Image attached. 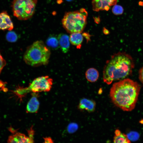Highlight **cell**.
Segmentation results:
<instances>
[{
    "label": "cell",
    "mask_w": 143,
    "mask_h": 143,
    "mask_svg": "<svg viewBox=\"0 0 143 143\" xmlns=\"http://www.w3.org/2000/svg\"><path fill=\"white\" fill-rule=\"evenodd\" d=\"M140 89L137 82L129 78L124 79L113 84L110 95L116 106L124 111H131L135 107Z\"/></svg>",
    "instance_id": "1"
},
{
    "label": "cell",
    "mask_w": 143,
    "mask_h": 143,
    "mask_svg": "<svg viewBox=\"0 0 143 143\" xmlns=\"http://www.w3.org/2000/svg\"><path fill=\"white\" fill-rule=\"evenodd\" d=\"M134 66L133 60L128 54L122 52L115 54L106 62L103 80L110 84L113 81L125 78L131 74Z\"/></svg>",
    "instance_id": "2"
},
{
    "label": "cell",
    "mask_w": 143,
    "mask_h": 143,
    "mask_svg": "<svg viewBox=\"0 0 143 143\" xmlns=\"http://www.w3.org/2000/svg\"><path fill=\"white\" fill-rule=\"evenodd\" d=\"M50 55L49 49L44 43L37 41L27 48L23 58L27 64L35 66L47 64Z\"/></svg>",
    "instance_id": "3"
},
{
    "label": "cell",
    "mask_w": 143,
    "mask_h": 143,
    "mask_svg": "<svg viewBox=\"0 0 143 143\" xmlns=\"http://www.w3.org/2000/svg\"><path fill=\"white\" fill-rule=\"evenodd\" d=\"M88 15L84 8L65 13L62 20L63 27L69 33H81L87 24Z\"/></svg>",
    "instance_id": "4"
},
{
    "label": "cell",
    "mask_w": 143,
    "mask_h": 143,
    "mask_svg": "<svg viewBox=\"0 0 143 143\" xmlns=\"http://www.w3.org/2000/svg\"><path fill=\"white\" fill-rule=\"evenodd\" d=\"M37 0H13L11 7L13 15L18 20H25L34 15Z\"/></svg>",
    "instance_id": "5"
},
{
    "label": "cell",
    "mask_w": 143,
    "mask_h": 143,
    "mask_svg": "<svg viewBox=\"0 0 143 143\" xmlns=\"http://www.w3.org/2000/svg\"><path fill=\"white\" fill-rule=\"evenodd\" d=\"M53 84V80L48 76H42L35 78L27 87L28 92L38 93L48 92Z\"/></svg>",
    "instance_id": "6"
},
{
    "label": "cell",
    "mask_w": 143,
    "mask_h": 143,
    "mask_svg": "<svg viewBox=\"0 0 143 143\" xmlns=\"http://www.w3.org/2000/svg\"><path fill=\"white\" fill-rule=\"evenodd\" d=\"M28 136L20 132H16L10 136L8 143H34V132L32 127L27 131Z\"/></svg>",
    "instance_id": "7"
},
{
    "label": "cell",
    "mask_w": 143,
    "mask_h": 143,
    "mask_svg": "<svg viewBox=\"0 0 143 143\" xmlns=\"http://www.w3.org/2000/svg\"><path fill=\"white\" fill-rule=\"evenodd\" d=\"M117 2V0H92L93 9L96 11H108L110 6L116 5Z\"/></svg>",
    "instance_id": "8"
},
{
    "label": "cell",
    "mask_w": 143,
    "mask_h": 143,
    "mask_svg": "<svg viewBox=\"0 0 143 143\" xmlns=\"http://www.w3.org/2000/svg\"><path fill=\"white\" fill-rule=\"evenodd\" d=\"M14 28V25L9 15L6 11L0 13V30L11 31Z\"/></svg>",
    "instance_id": "9"
},
{
    "label": "cell",
    "mask_w": 143,
    "mask_h": 143,
    "mask_svg": "<svg viewBox=\"0 0 143 143\" xmlns=\"http://www.w3.org/2000/svg\"><path fill=\"white\" fill-rule=\"evenodd\" d=\"M37 93H33L32 96L27 103L26 112L28 113H37L39 108V102L38 99Z\"/></svg>",
    "instance_id": "10"
},
{
    "label": "cell",
    "mask_w": 143,
    "mask_h": 143,
    "mask_svg": "<svg viewBox=\"0 0 143 143\" xmlns=\"http://www.w3.org/2000/svg\"><path fill=\"white\" fill-rule=\"evenodd\" d=\"M96 105L95 102L93 100L84 98L80 100L78 108L81 110H85L92 112L95 110Z\"/></svg>",
    "instance_id": "11"
},
{
    "label": "cell",
    "mask_w": 143,
    "mask_h": 143,
    "mask_svg": "<svg viewBox=\"0 0 143 143\" xmlns=\"http://www.w3.org/2000/svg\"><path fill=\"white\" fill-rule=\"evenodd\" d=\"M57 38L62 51L64 53H67L70 47L69 37L66 34L62 33L59 35Z\"/></svg>",
    "instance_id": "12"
},
{
    "label": "cell",
    "mask_w": 143,
    "mask_h": 143,
    "mask_svg": "<svg viewBox=\"0 0 143 143\" xmlns=\"http://www.w3.org/2000/svg\"><path fill=\"white\" fill-rule=\"evenodd\" d=\"M79 32H74L71 33L69 37L70 42L73 45L79 48L83 39V35Z\"/></svg>",
    "instance_id": "13"
},
{
    "label": "cell",
    "mask_w": 143,
    "mask_h": 143,
    "mask_svg": "<svg viewBox=\"0 0 143 143\" xmlns=\"http://www.w3.org/2000/svg\"><path fill=\"white\" fill-rule=\"evenodd\" d=\"M114 143H131L127 135L121 132L118 129L115 131V136L113 139Z\"/></svg>",
    "instance_id": "14"
},
{
    "label": "cell",
    "mask_w": 143,
    "mask_h": 143,
    "mask_svg": "<svg viewBox=\"0 0 143 143\" xmlns=\"http://www.w3.org/2000/svg\"><path fill=\"white\" fill-rule=\"evenodd\" d=\"M86 77L89 81L93 82L96 81L99 77V73L95 69L91 68L88 69L86 73Z\"/></svg>",
    "instance_id": "15"
},
{
    "label": "cell",
    "mask_w": 143,
    "mask_h": 143,
    "mask_svg": "<svg viewBox=\"0 0 143 143\" xmlns=\"http://www.w3.org/2000/svg\"><path fill=\"white\" fill-rule=\"evenodd\" d=\"M12 92V93L19 99L20 101L22 100V98L28 93L26 87L19 86Z\"/></svg>",
    "instance_id": "16"
},
{
    "label": "cell",
    "mask_w": 143,
    "mask_h": 143,
    "mask_svg": "<svg viewBox=\"0 0 143 143\" xmlns=\"http://www.w3.org/2000/svg\"><path fill=\"white\" fill-rule=\"evenodd\" d=\"M47 46L53 49H57L59 47V42L58 38L54 36H50L46 41Z\"/></svg>",
    "instance_id": "17"
},
{
    "label": "cell",
    "mask_w": 143,
    "mask_h": 143,
    "mask_svg": "<svg viewBox=\"0 0 143 143\" xmlns=\"http://www.w3.org/2000/svg\"><path fill=\"white\" fill-rule=\"evenodd\" d=\"M6 38L9 42H16L17 40L18 37L15 32L10 31L7 33L6 35Z\"/></svg>",
    "instance_id": "18"
},
{
    "label": "cell",
    "mask_w": 143,
    "mask_h": 143,
    "mask_svg": "<svg viewBox=\"0 0 143 143\" xmlns=\"http://www.w3.org/2000/svg\"><path fill=\"white\" fill-rule=\"evenodd\" d=\"M130 140L132 141H136L138 140L140 137L138 133L136 131H131L126 135Z\"/></svg>",
    "instance_id": "19"
},
{
    "label": "cell",
    "mask_w": 143,
    "mask_h": 143,
    "mask_svg": "<svg viewBox=\"0 0 143 143\" xmlns=\"http://www.w3.org/2000/svg\"><path fill=\"white\" fill-rule=\"evenodd\" d=\"M124 9L121 6L118 5H115L112 8V12L115 15H119L122 14Z\"/></svg>",
    "instance_id": "20"
},
{
    "label": "cell",
    "mask_w": 143,
    "mask_h": 143,
    "mask_svg": "<svg viewBox=\"0 0 143 143\" xmlns=\"http://www.w3.org/2000/svg\"><path fill=\"white\" fill-rule=\"evenodd\" d=\"M78 128V125L77 123H71L68 125L67 130L69 133H73L77 130Z\"/></svg>",
    "instance_id": "21"
},
{
    "label": "cell",
    "mask_w": 143,
    "mask_h": 143,
    "mask_svg": "<svg viewBox=\"0 0 143 143\" xmlns=\"http://www.w3.org/2000/svg\"><path fill=\"white\" fill-rule=\"evenodd\" d=\"M6 64V62L3 57L0 51V74L1 72Z\"/></svg>",
    "instance_id": "22"
},
{
    "label": "cell",
    "mask_w": 143,
    "mask_h": 143,
    "mask_svg": "<svg viewBox=\"0 0 143 143\" xmlns=\"http://www.w3.org/2000/svg\"><path fill=\"white\" fill-rule=\"evenodd\" d=\"M139 78L140 80L143 84V66L139 71Z\"/></svg>",
    "instance_id": "23"
},
{
    "label": "cell",
    "mask_w": 143,
    "mask_h": 143,
    "mask_svg": "<svg viewBox=\"0 0 143 143\" xmlns=\"http://www.w3.org/2000/svg\"><path fill=\"white\" fill-rule=\"evenodd\" d=\"M44 143H54L52 139L50 137L44 138Z\"/></svg>",
    "instance_id": "24"
},
{
    "label": "cell",
    "mask_w": 143,
    "mask_h": 143,
    "mask_svg": "<svg viewBox=\"0 0 143 143\" xmlns=\"http://www.w3.org/2000/svg\"><path fill=\"white\" fill-rule=\"evenodd\" d=\"M67 0V1H71L72 0Z\"/></svg>",
    "instance_id": "25"
}]
</instances>
